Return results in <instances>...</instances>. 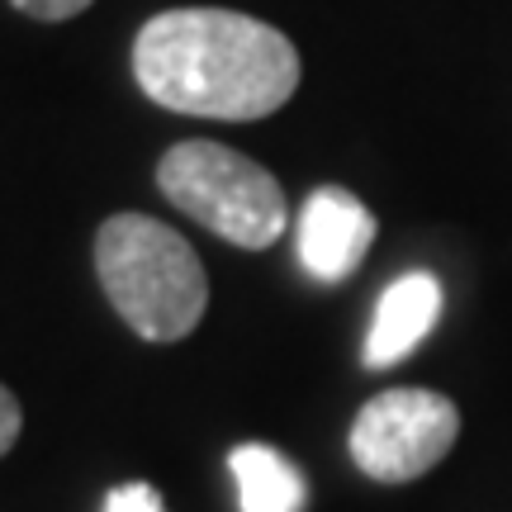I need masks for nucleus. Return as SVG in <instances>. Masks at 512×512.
Masks as SVG:
<instances>
[{"mask_svg": "<svg viewBox=\"0 0 512 512\" xmlns=\"http://www.w3.org/2000/svg\"><path fill=\"white\" fill-rule=\"evenodd\" d=\"M133 76L152 105L200 119H266L299 91V53L238 10H162L133 38Z\"/></svg>", "mask_w": 512, "mask_h": 512, "instance_id": "f257e3e1", "label": "nucleus"}, {"mask_svg": "<svg viewBox=\"0 0 512 512\" xmlns=\"http://www.w3.org/2000/svg\"><path fill=\"white\" fill-rule=\"evenodd\" d=\"M437 313H441L437 275L408 271L403 280H394V285L384 290L380 309H375V323H370L366 366L389 370V366H399L403 356H413V351H418V342L432 332Z\"/></svg>", "mask_w": 512, "mask_h": 512, "instance_id": "423d86ee", "label": "nucleus"}, {"mask_svg": "<svg viewBox=\"0 0 512 512\" xmlns=\"http://www.w3.org/2000/svg\"><path fill=\"white\" fill-rule=\"evenodd\" d=\"M460 437L456 403L437 389H384L351 422V460L380 484L437 470Z\"/></svg>", "mask_w": 512, "mask_h": 512, "instance_id": "20e7f679", "label": "nucleus"}, {"mask_svg": "<svg viewBox=\"0 0 512 512\" xmlns=\"http://www.w3.org/2000/svg\"><path fill=\"white\" fill-rule=\"evenodd\" d=\"M95 275L143 342H181L200 328L209 275L195 247L162 219L114 214L95 233Z\"/></svg>", "mask_w": 512, "mask_h": 512, "instance_id": "f03ea898", "label": "nucleus"}, {"mask_svg": "<svg viewBox=\"0 0 512 512\" xmlns=\"http://www.w3.org/2000/svg\"><path fill=\"white\" fill-rule=\"evenodd\" d=\"M10 5L29 19H72L81 10H91L95 0H10Z\"/></svg>", "mask_w": 512, "mask_h": 512, "instance_id": "1a4fd4ad", "label": "nucleus"}, {"mask_svg": "<svg viewBox=\"0 0 512 512\" xmlns=\"http://www.w3.org/2000/svg\"><path fill=\"white\" fill-rule=\"evenodd\" d=\"M19 427H24V413H19V399L0 384V456L19 441Z\"/></svg>", "mask_w": 512, "mask_h": 512, "instance_id": "9d476101", "label": "nucleus"}, {"mask_svg": "<svg viewBox=\"0 0 512 512\" xmlns=\"http://www.w3.org/2000/svg\"><path fill=\"white\" fill-rule=\"evenodd\" d=\"M228 470L238 479L242 512H299L304 508V475L275 446H238L228 456Z\"/></svg>", "mask_w": 512, "mask_h": 512, "instance_id": "0eeeda50", "label": "nucleus"}, {"mask_svg": "<svg viewBox=\"0 0 512 512\" xmlns=\"http://www.w3.org/2000/svg\"><path fill=\"white\" fill-rule=\"evenodd\" d=\"M105 512H166V508H162V494H157L152 484H119V489H110V498H105Z\"/></svg>", "mask_w": 512, "mask_h": 512, "instance_id": "6e6552de", "label": "nucleus"}, {"mask_svg": "<svg viewBox=\"0 0 512 512\" xmlns=\"http://www.w3.org/2000/svg\"><path fill=\"white\" fill-rule=\"evenodd\" d=\"M299 261L318 280H347L375 242V214L342 185H318L299 209Z\"/></svg>", "mask_w": 512, "mask_h": 512, "instance_id": "39448f33", "label": "nucleus"}, {"mask_svg": "<svg viewBox=\"0 0 512 512\" xmlns=\"http://www.w3.org/2000/svg\"><path fill=\"white\" fill-rule=\"evenodd\" d=\"M157 185L181 214L247 252L280 242L290 223L280 181L261 162L223 143H204V138L176 143L157 162Z\"/></svg>", "mask_w": 512, "mask_h": 512, "instance_id": "7ed1b4c3", "label": "nucleus"}]
</instances>
